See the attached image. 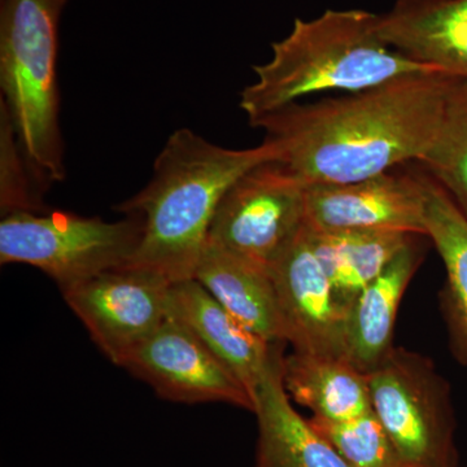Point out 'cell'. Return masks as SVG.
Listing matches in <instances>:
<instances>
[{"label": "cell", "mask_w": 467, "mask_h": 467, "mask_svg": "<svg viewBox=\"0 0 467 467\" xmlns=\"http://www.w3.org/2000/svg\"><path fill=\"white\" fill-rule=\"evenodd\" d=\"M453 76L413 73L386 84L290 104L264 117L276 161L306 184H342L420 161L434 142Z\"/></svg>", "instance_id": "cell-1"}, {"label": "cell", "mask_w": 467, "mask_h": 467, "mask_svg": "<svg viewBox=\"0 0 467 467\" xmlns=\"http://www.w3.org/2000/svg\"><path fill=\"white\" fill-rule=\"evenodd\" d=\"M270 161H276V150L266 140L232 150L190 129L175 130L155 160L150 182L116 208L142 221L140 247L126 265L171 284L193 278L223 196L242 175Z\"/></svg>", "instance_id": "cell-2"}, {"label": "cell", "mask_w": 467, "mask_h": 467, "mask_svg": "<svg viewBox=\"0 0 467 467\" xmlns=\"http://www.w3.org/2000/svg\"><path fill=\"white\" fill-rule=\"evenodd\" d=\"M378 18L364 9H327L313 20L296 18L290 34L273 43L270 60L254 67L256 81L241 92L239 107L250 124L309 95L350 94L438 70L387 45Z\"/></svg>", "instance_id": "cell-3"}, {"label": "cell", "mask_w": 467, "mask_h": 467, "mask_svg": "<svg viewBox=\"0 0 467 467\" xmlns=\"http://www.w3.org/2000/svg\"><path fill=\"white\" fill-rule=\"evenodd\" d=\"M69 0H0V109L46 190L66 178L58 26Z\"/></svg>", "instance_id": "cell-4"}, {"label": "cell", "mask_w": 467, "mask_h": 467, "mask_svg": "<svg viewBox=\"0 0 467 467\" xmlns=\"http://www.w3.org/2000/svg\"><path fill=\"white\" fill-rule=\"evenodd\" d=\"M140 238L142 221L133 214L107 223L67 212H17L2 217L0 263L36 267L64 290L126 265Z\"/></svg>", "instance_id": "cell-5"}, {"label": "cell", "mask_w": 467, "mask_h": 467, "mask_svg": "<svg viewBox=\"0 0 467 467\" xmlns=\"http://www.w3.org/2000/svg\"><path fill=\"white\" fill-rule=\"evenodd\" d=\"M371 407L408 467H457L448 384L430 359L393 348L367 373Z\"/></svg>", "instance_id": "cell-6"}, {"label": "cell", "mask_w": 467, "mask_h": 467, "mask_svg": "<svg viewBox=\"0 0 467 467\" xmlns=\"http://www.w3.org/2000/svg\"><path fill=\"white\" fill-rule=\"evenodd\" d=\"M306 190L278 162L251 169L218 205L209 241L270 270L306 226Z\"/></svg>", "instance_id": "cell-7"}, {"label": "cell", "mask_w": 467, "mask_h": 467, "mask_svg": "<svg viewBox=\"0 0 467 467\" xmlns=\"http://www.w3.org/2000/svg\"><path fill=\"white\" fill-rule=\"evenodd\" d=\"M171 285L156 273L124 265L61 292L101 352L121 367L168 317Z\"/></svg>", "instance_id": "cell-8"}, {"label": "cell", "mask_w": 467, "mask_h": 467, "mask_svg": "<svg viewBox=\"0 0 467 467\" xmlns=\"http://www.w3.org/2000/svg\"><path fill=\"white\" fill-rule=\"evenodd\" d=\"M121 368L169 401L226 402L254 410V398L244 384L171 316L125 358Z\"/></svg>", "instance_id": "cell-9"}, {"label": "cell", "mask_w": 467, "mask_h": 467, "mask_svg": "<svg viewBox=\"0 0 467 467\" xmlns=\"http://www.w3.org/2000/svg\"><path fill=\"white\" fill-rule=\"evenodd\" d=\"M295 352L347 358V312L313 250L306 225L270 267Z\"/></svg>", "instance_id": "cell-10"}, {"label": "cell", "mask_w": 467, "mask_h": 467, "mask_svg": "<svg viewBox=\"0 0 467 467\" xmlns=\"http://www.w3.org/2000/svg\"><path fill=\"white\" fill-rule=\"evenodd\" d=\"M427 175L391 171L306 190V223L315 230H386L426 235Z\"/></svg>", "instance_id": "cell-11"}, {"label": "cell", "mask_w": 467, "mask_h": 467, "mask_svg": "<svg viewBox=\"0 0 467 467\" xmlns=\"http://www.w3.org/2000/svg\"><path fill=\"white\" fill-rule=\"evenodd\" d=\"M169 316L182 322L235 374L254 401L260 384L284 355L285 343L267 342L245 327L195 278L171 284Z\"/></svg>", "instance_id": "cell-12"}, {"label": "cell", "mask_w": 467, "mask_h": 467, "mask_svg": "<svg viewBox=\"0 0 467 467\" xmlns=\"http://www.w3.org/2000/svg\"><path fill=\"white\" fill-rule=\"evenodd\" d=\"M378 30L410 60L467 79V0H398Z\"/></svg>", "instance_id": "cell-13"}, {"label": "cell", "mask_w": 467, "mask_h": 467, "mask_svg": "<svg viewBox=\"0 0 467 467\" xmlns=\"http://www.w3.org/2000/svg\"><path fill=\"white\" fill-rule=\"evenodd\" d=\"M193 278L234 317L270 343H285V328L269 270L207 239Z\"/></svg>", "instance_id": "cell-14"}, {"label": "cell", "mask_w": 467, "mask_h": 467, "mask_svg": "<svg viewBox=\"0 0 467 467\" xmlns=\"http://www.w3.org/2000/svg\"><path fill=\"white\" fill-rule=\"evenodd\" d=\"M276 359L254 393L259 423L256 467H350L309 420L295 410Z\"/></svg>", "instance_id": "cell-15"}, {"label": "cell", "mask_w": 467, "mask_h": 467, "mask_svg": "<svg viewBox=\"0 0 467 467\" xmlns=\"http://www.w3.org/2000/svg\"><path fill=\"white\" fill-rule=\"evenodd\" d=\"M420 263V250L413 241L350 306L346 324L347 358L362 373L376 368L393 349L399 306Z\"/></svg>", "instance_id": "cell-16"}, {"label": "cell", "mask_w": 467, "mask_h": 467, "mask_svg": "<svg viewBox=\"0 0 467 467\" xmlns=\"http://www.w3.org/2000/svg\"><path fill=\"white\" fill-rule=\"evenodd\" d=\"M282 379L290 399L313 416L340 422L373 410L367 374L348 358L294 350L282 361Z\"/></svg>", "instance_id": "cell-17"}, {"label": "cell", "mask_w": 467, "mask_h": 467, "mask_svg": "<svg viewBox=\"0 0 467 467\" xmlns=\"http://www.w3.org/2000/svg\"><path fill=\"white\" fill-rule=\"evenodd\" d=\"M306 229L313 250L347 312L364 288L413 242L414 236L386 230L325 232L308 225Z\"/></svg>", "instance_id": "cell-18"}, {"label": "cell", "mask_w": 467, "mask_h": 467, "mask_svg": "<svg viewBox=\"0 0 467 467\" xmlns=\"http://www.w3.org/2000/svg\"><path fill=\"white\" fill-rule=\"evenodd\" d=\"M425 225L426 236L431 238L447 270L445 306L454 352L467 362V217L429 175Z\"/></svg>", "instance_id": "cell-19"}, {"label": "cell", "mask_w": 467, "mask_h": 467, "mask_svg": "<svg viewBox=\"0 0 467 467\" xmlns=\"http://www.w3.org/2000/svg\"><path fill=\"white\" fill-rule=\"evenodd\" d=\"M467 217V79L454 77L434 142L418 161Z\"/></svg>", "instance_id": "cell-20"}, {"label": "cell", "mask_w": 467, "mask_h": 467, "mask_svg": "<svg viewBox=\"0 0 467 467\" xmlns=\"http://www.w3.org/2000/svg\"><path fill=\"white\" fill-rule=\"evenodd\" d=\"M309 422L350 467H408L373 410L340 422L316 416Z\"/></svg>", "instance_id": "cell-21"}, {"label": "cell", "mask_w": 467, "mask_h": 467, "mask_svg": "<svg viewBox=\"0 0 467 467\" xmlns=\"http://www.w3.org/2000/svg\"><path fill=\"white\" fill-rule=\"evenodd\" d=\"M45 187L34 177L15 135L7 113H0V207L2 217L17 212L41 213Z\"/></svg>", "instance_id": "cell-22"}]
</instances>
